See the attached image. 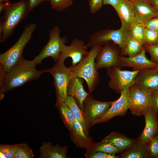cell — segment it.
Returning <instances> with one entry per match:
<instances>
[{"label":"cell","mask_w":158,"mask_h":158,"mask_svg":"<svg viewBox=\"0 0 158 158\" xmlns=\"http://www.w3.org/2000/svg\"><path fill=\"white\" fill-rule=\"evenodd\" d=\"M37 64L33 60L22 58L10 71L5 73L0 70V89L1 95L20 87L29 82L40 77L45 71L37 70Z\"/></svg>","instance_id":"obj_1"},{"label":"cell","mask_w":158,"mask_h":158,"mask_svg":"<svg viewBox=\"0 0 158 158\" xmlns=\"http://www.w3.org/2000/svg\"><path fill=\"white\" fill-rule=\"evenodd\" d=\"M30 12L28 0L11 3L1 14L0 19V42H5L13 34L18 25Z\"/></svg>","instance_id":"obj_2"},{"label":"cell","mask_w":158,"mask_h":158,"mask_svg":"<svg viewBox=\"0 0 158 158\" xmlns=\"http://www.w3.org/2000/svg\"><path fill=\"white\" fill-rule=\"evenodd\" d=\"M101 47L96 46L91 48L79 63L69 67L71 79L80 78L85 80L90 94L93 92L99 82V73L96 67L95 59Z\"/></svg>","instance_id":"obj_3"},{"label":"cell","mask_w":158,"mask_h":158,"mask_svg":"<svg viewBox=\"0 0 158 158\" xmlns=\"http://www.w3.org/2000/svg\"><path fill=\"white\" fill-rule=\"evenodd\" d=\"M36 28L35 23L28 25L15 43L0 55V70L7 73L19 62L23 57L24 50L31 40Z\"/></svg>","instance_id":"obj_4"},{"label":"cell","mask_w":158,"mask_h":158,"mask_svg":"<svg viewBox=\"0 0 158 158\" xmlns=\"http://www.w3.org/2000/svg\"><path fill=\"white\" fill-rule=\"evenodd\" d=\"M61 31L58 26H55L49 32V39L40 53L33 59L37 64H41L44 59L51 57L57 63L61 53L64 50L66 45L67 38L66 36L60 37Z\"/></svg>","instance_id":"obj_5"},{"label":"cell","mask_w":158,"mask_h":158,"mask_svg":"<svg viewBox=\"0 0 158 158\" xmlns=\"http://www.w3.org/2000/svg\"><path fill=\"white\" fill-rule=\"evenodd\" d=\"M130 37L129 31L121 28L113 30L94 32L90 36L87 45L89 47L102 46L109 41L117 45L122 51L125 48Z\"/></svg>","instance_id":"obj_6"},{"label":"cell","mask_w":158,"mask_h":158,"mask_svg":"<svg viewBox=\"0 0 158 158\" xmlns=\"http://www.w3.org/2000/svg\"><path fill=\"white\" fill-rule=\"evenodd\" d=\"M140 70L130 71L114 67L107 69V75L110 78L109 87L117 93L135 83L136 76Z\"/></svg>","instance_id":"obj_7"},{"label":"cell","mask_w":158,"mask_h":158,"mask_svg":"<svg viewBox=\"0 0 158 158\" xmlns=\"http://www.w3.org/2000/svg\"><path fill=\"white\" fill-rule=\"evenodd\" d=\"M45 71L51 74L54 78L57 102H65L68 96L67 87L71 79L69 67H66L64 63H56L52 67Z\"/></svg>","instance_id":"obj_8"},{"label":"cell","mask_w":158,"mask_h":158,"mask_svg":"<svg viewBox=\"0 0 158 158\" xmlns=\"http://www.w3.org/2000/svg\"><path fill=\"white\" fill-rule=\"evenodd\" d=\"M109 41L101 47L95 59L97 69L114 67H122L120 54L116 44Z\"/></svg>","instance_id":"obj_9"},{"label":"cell","mask_w":158,"mask_h":158,"mask_svg":"<svg viewBox=\"0 0 158 158\" xmlns=\"http://www.w3.org/2000/svg\"><path fill=\"white\" fill-rule=\"evenodd\" d=\"M114 101L101 102L90 95L84 102V115L88 126L101 118L108 111Z\"/></svg>","instance_id":"obj_10"},{"label":"cell","mask_w":158,"mask_h":158,"mask_svg":"<svg viewBox=\"0 0 158 158\" xmlns=\"http://www.w3.org/2000/svg\"><path fill=\"white\" fill-rule=\"evenodd\" d=\"M129 109L133 115H143L145 111L149 107L150 93L140 89L135 83L129 89Z\"/></svg>","instance_id":"obj_11"},{"label":"cell","mask_w":158,"mask_h":158,"mask_svg":"<svg viewBox=\"0 0 158 158\" xmlns=\"http://www.w3.org/2000/svg\"><path fill=\"white\" fill-rule=\"evenodd\" d=\"M89 47L84 42L77 38L73 39L70 45H66L61 53L57 62L63 63L66 59L71 58L72 60L71 66H74L79 63L87 54Z\"/></svg>","instance_id":"obj_12"},{"label":"cell","mask_w":158,"mask_h":158,"mask_svg":"<svg viewBox=\"0 0 158 158\" xmlns=\"http://www.w3.org/2000/svg\"><path fill=\"white\" fill-rule=\"evenodd\" d=\"M130 87L124 89L120 93L119 98L114 101L107 112L94 125L107 121L117 116H124L129 109Z\"/></svg>","instance_id":"obj_13"},{"label":"cell","mask_w":158,"mask_h":158,"mask_svg":"<svg viewBox=\"0 0 158 158\" xmlns=\"http://www.w3.org/2000/svg\"><path fill=\"white\" fill-rule=\"evenodd\" d=\"M135 84L148 93L158 90V70L152 68L140 70L136 76Z\"/></svg>","instance_id":"obj_14"},{"label":"cell","mask_w":158,"mask_h":158,"mask_svg":"<svg viewBox=\"0 0 158 158\" xmlns=\"http://www.w3.org/2000/svg\"><path fill=\"white\" fill-rule=\"evenodd\" d=\"M143 116L145 121V127L137 140L148 144L157 134L158 115L153 110L149 108L145 111Z\"/></svg>","instance_id":"obj_15"},{"label":"cell","mask_w":158,"mask_h":158,"mask_svg":"<svg viewBox=\"0 0 158 158\" xmlns=\"http://www.w3.org/2000/svg\"><path fill=\"white\" fill-rule=\"evenodd\" d=\"M146 51L144 47L139 53L134 56L125 57L121 56L120 57V60L122 67H130L135 70H141L156 67L158 65L146 57Z\"/></svg>","instance_id":"obj_16"},{"label":"cell","mask_w":158,"mask_h":158,"mask_svg":"<svg viewBox=\"0 0 158 158\" xmlns=\"http://www.w3.org/2000/svg\"><path fill=\"white\" fill-rule=\"evenodd\" d=\"M115 11L121 21V28L129 31L131 26L137 22L132 2L130 0H121Z\"/></svg>","instance_id":"obj_17"},{"label":"cell","mask_w":158,"mask_h":158,"mask_svg":"<svg viewBox=\"0 0 158 158\" xmlns=\"http://www.w3.org/2000/svg\"><path fill=\"white\" fill-rule=\"evenodd\" d=\"M132 2L137 22L145 25L150 20L157 17L154 8L149 0H138Z\"/></svg>","instance_id":"obj_18"},{"label":"cell","mask_w":158,"mask_h":158,"mask_svg":"<svg viewBox=\"0 0 158 158\" xmlns=\"http://www.w3.org/2000/svg\"><path fill=\"white\" fill-rule=\"evenodd\" d=\"M68 96L74 98L79 107L84 112V102L90 95L85 90L82 78H73L69 81L67 88Z\"/></svg>","instance_id":"obj_19"},{"label":"cell","mask_w":158,"mask_h":158,"mask_svg":"<svg viewBox=\"0 0 158 158\" xmlns=\"http://www.w3.org/2000/svg\"><path fill=\"white\" fill-rule=\"evenodd\" d=\"M136 141L118 132H112L101 141L112 144L121 152L129 148Z\"/></svg>","instance_id":"obj_20"},{"label":"cell","mask_w":158,"mask_h":158,"mask_svg":"<svg viewBox=\"0 0 158 158\" xmlns=\"http://www.w3.org/2000/svg\"><path fill=\"white\" fill-rule=\"evenodd\" d=\"M66 146L52 145L50 142H44L40 148L41 158H65L67 151Z\"/></svg>","instance_id":"obj_21"},{"label":"cell","mask_w":158,"mask_h":158,"mask_svg":"<svg viewBox=\"0 0 158 158\" xmlns=\"http://www.w3.org/2000/svg\"><path fill=\"white\" fill-rule=\"evenodd\" d=\"M136 140L130 147L120 155V158H151L148 150V144Z\"/></svg>","instance_id":"obj_22"},{"label":"cell","mask_w":158,"mask_h":158,"mask_svg":"<svg viewBox=\"0 0 158 158\" xmlns=\"http://www.w3.org/2000/svg\"><path fill=\"white\" fill-rule=\"evenodd\" d=\"M65 102L72 111L75 119L80 123L85 133L88 135V126L83 112L79 107L75 99L71 96H68Z\"/></svg>","instance_id":"obj_23"},{"label":"cell","mask_w":158,"mask_h":158,"mask_svg":"<svg viewBox=\"0 0 158 158\" xmlns=\"http://www.w3.org/2000/svg\"><path fill=\"white\" fill-rule=\"evenodd\" d=\"M56 105L59 108L65 124L71 131L73 129L75 120L72 111L65 102H57Z\"/></svg>","instance_id":"obj_24"},{"label":"cell","mask_w":158,"mask_h":158,"mask_svg":"<svg viewBox=\"0 0 158 158\" xmlns=\"http://www.w3.org/2000/svg\"><path fill=\"white\" fill-rule=\"evenodd\" d=\"M73 128L71 131L72 135L74 138L75 141L82 146H86L89 142V138L85 133L84 129L80 123L75 119L73 125Z\"/></svg>","instance_id":"obj_25"},{"label":"cell","mask_w":158,"mask_h":158,"mask_svg":"<svg viewBox=\"0 0 158 158\" xmlns=\"http://www.w3.org/2000/svg\"><path fill=\"white\" fill-rule=\"evenodd\" d=\"M143 47L140 42L130 37L125 49L122 51L121 54L128 57L132 56L139 53Z\"/></svg>","instance_id":"obj_26"},{"label":"cell","mask_w":158,"mask_h":158,"mask_svg":"<svg viewBox=\"0 0 158 158\" xmlns=\"http://www.w3.org/2000/svg\"><path fill=\"white\" fill-rule=\"evenodd\" d=\"M145 28L144 24L137 22L131 26L129 31L130 37L138 41L143 46L146 44L145 36Z\"/></svg>","instance_id":"obj_27"},{"label":"cell","mask_w":158,"mask_h":158,"mask_svg":"<svg viewBox=\"0 0 158 158\" xmlns=\"http://www.w3.org/2000/svg\"><path fill=\"white\" fill-rule=\"evenodd\" d=\"M91 151V153L102 152L114 154L121 152L112 144L108 142L102 141L94 147Z\"/></svg>","instance_id":"obj_28"},{"label":"cell","mask_w":158,"mask_h":158,"mask_svg":"<svg viewBox=\"0 0 158 158\" xmlns=\"http://www.w3.org/2000/svg\"><path fill=\"white\" fill-rule=\"evenodd\" d=\"M34 156L33 152L26 144H18V147L13 158H32Z\"/></svg>","instance_id":"obj_29"},{"label":"cell","mask_w":158,"mask_h":158,"mask_svg":"<svg viewBox=\"0 0 158 158\" xmlns=\"http://www.w3.org/2000/svg\"><path fill=\"white\" fill-rule=\"evenodd\" d=\"M18 147V144L1 145L0 146V157L13 158Z\"/></svg>","instance_id":"obj_30"},{"label":"cell","mask_w":158,"mask_h":158,"mask_svg":"<svg viewBox=\"0 0 158 158\" xmlns=\"http://www.w3.org/2000/svg\"><path fill=\"white\" fill-rule=\"evenodd\" d=\"M52 8L57 11L61 12L71 6L73 0H50Z\"/></svg>","instance_id":"obj_31"},{"label":"cell","mask_w":158,"mask_h":158,"mask_svg":"<svg viewBox=\"0 0 158 158\" xmlns=\"http://www.w3.org/2000/svg\"><path fill=\"white\" fill-rule=\"evenodd\" d=\"M145 36L146 44L154 45L158 43V32L145 27Z\"/></svg>","instance_id":"obj_32"},{"label":"cell","mask_w":158,"mask_h":158,"mask_svg":"<svg viewBox=\"0 0 158 158\" xmlns=\"http://www.w3.org/2000/svg\"><path fill=\"white\" fill-rule=\"evenodd\" d=\"M144 47L150 56V60L158 65V43L154 45L146 44Z\"/></svg>","instance_id":"obj_33"},{"label":"cell","mask_w":158,"mask_h":158,"mask_svg":"<svg viewBox=\"0 0 158 158\" xmlns=\"http://www.w3.org/2000/svg\"><path fill=\"white\" fill-rule=\"evenodd\" d=\"M148 149L151 158H158V135L154 137L148 144Z\"/></svg>","instance_id":"obj_34"},{"label":"cell","mask_w":158,"mask_h":158,"mask_svg":"<svg viewBox=\"0 0 158 158\" xmlns=\"http://www.w3.org/2000/svg\"><path fill=\"white\" fill-rule=\"evenodd\" d=\"M149 107L158 115V90L150 93Z\"/></svg>","instance_id":"obj_35"},{"label":"cell","mask_w":158,"mask_h":158,"mask_svg":"<svg viewBox=\"0 0 158 158\" xmlns=\"http://www.w3.org/2000/svg\"><path fill=\"white\" fill-rule=\"evenodd\" d=\"M90 13L95 14L99 11L103 5V0H89Z\"/></svg>","instance_id":"obj_36"},{"label":"cell","mask_w":158,"mask_h":158,"mask_svg":"<svg viewBox=\"0 0 158 158\" xmlns=\"http://www.w3.org/2000/svg\"><path fill=\"white\" fill-rule=\"evenodd\" d=\"M91 158H119L120 156H116L115 154L107 153L102 152L91 153L89 155Z\"/></svg>","instance_id":"obj_37"},{"label":"cell","mask_w":158,"mask_h":158,"mask_svg":"<svg viewBox=\"0 0 158 158\" xmlns=\"http://www.w3.org/2000/svg\"><path fill=\"white\" fill-rule=\"evenodd\" d=\"M145 27L153 30L158 32V17L150 20L145 25Z\"/></svg>","instance_id":"obj_38"},{"label":"cell","mask_w":158,"mask_h":158,"mask_svg":"<svg viewBox=\"0 0 158 158\" xmlns=\"http://www.w3.org/2000/svg\"><path fill=\"white\" fill-rule=\"evenodd\" d=\"M29 4L30 12L37 7L42 3L46 1H49L50 0H28Z\"/></svg>","instance_id":"obj_39"},{"label":"cell","mask_w":158,"mask_h":158,"mask_svg":"<svg viewBox=\"0 0 158 158\" xmlns=\"http://www.w3.org/2000/svg\"><path fill=\"white\" fill-rule=\"evenodd\" d=\"M11 4L9 0H0V13L1 14Z\"/></svg>","instance_id":"obj_40"},{"label":"cell","mask_w":158,"mask_h":158,"mask_svg":"<svg viewBox=\"0 0 158 158\" xmlns=\"http://www.w3.org/2000/svg\"><path fill=\"white\" fill-rule=\"evenodd\" d=\"M121 0H103V5L111 6L116 10L119 5Z\"/></svg>","instance_id":"obj_41"},{"label":"cell","mask_w":158,"mask_h":158,"mask_svg":"<svg viewBox=\"0 0 158 158\" xmlns=\"http://www.w3.org/2000/svg\"><path fill=\"white\" fill-rule=\"evenodd\" d=\"M149 1L154 8L157 16L158 17V0H149Z\"/></svg>","instance_id":"obj_42"},{"label":"cell","mask_w":158,"mask_h":158,"mask_svg":"<svg viewBox=\"0 0 158 158\" xmlns=\"http://www.w3.org/2000/svg\"><path fill=\"white\" fill-rule=\"evenodd\" d=\"M155 68L158 70V65Z\"/></svg>","instance_id":"obj_43"},{"label":"cell","mask_w":158,"mask_h":158,"mask_svg":"<svg viewBox=\"0 0 158 158\" xmlns=\"http://www.w3.org/2000/svg\"><path fill=\"white\" fill-rule=\"evenodd\" d=\"M130 1H131L133 2L134 1H137V0H130Z\"/></svg>","instance_id":"obj_44"},{"label":"cell","mask_w":158,"mask_h":158,"mask_svg":"<svg viewBox=\"0 0 158 158\" xmlns=\"http://www.w3.org/2000/svg\"><path fill=\"white\" fill-rule=\"evenodd\" d=\"M157 134L158 135V131Z\"/></svg>","instance_id":"obj_45"}]
</instances>
